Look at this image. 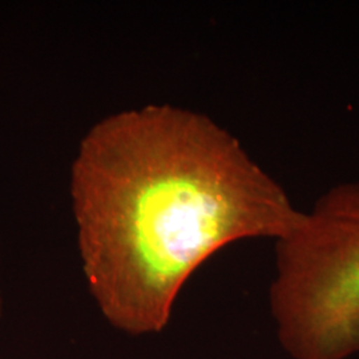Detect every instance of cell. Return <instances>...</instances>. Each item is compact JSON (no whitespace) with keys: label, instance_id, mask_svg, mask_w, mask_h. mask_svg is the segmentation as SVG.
Listing matches in <instances>:
<instances>
[{"label":"cell","instance_id":"6da1fadb","mask_svg":"<svg viewBox=\"0 0 359 359\" xmlns=\"http://www.w3.org/2000/svg\"><path fill=\"white\" fill-rule=\"evenodd\" d=\"M72 196L90 289L133 333L160 330L180 287L222 246L280 243L305 213L229 132L165 105L95 126L74 164Z\"/></svg>","mask_w":359,"mask_h":359},{"label":"cell","instance_id":"7a4b0ae2","mask_svg":"<svg viewBox=\"0 0 359 359\" xmlns=\"http://www.w3.org/2000/svg\"><path fill=\"white\" fill-rule=\"evenodd\" d=\"M271 308L295 359L359 354V181L322 196L278 243Z\"/></svg>","mask_w":359,"mask_h":359}]
</instances>
